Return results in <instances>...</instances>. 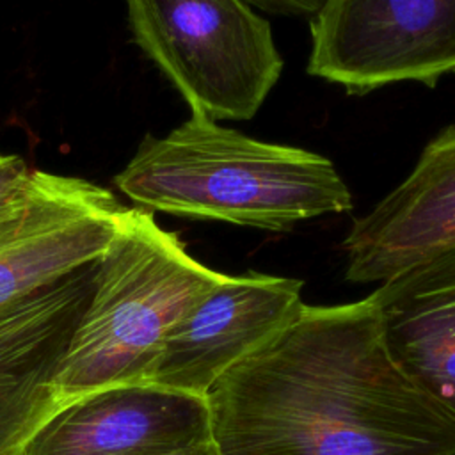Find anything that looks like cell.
<instances>
[{
    "instance_id": "obj_1",
    "label": "cell",
    "mask_w": 455,
    "mask_h": 455,
    "mask_svg": "<svg viewBox=\"0 0 455 455\" xmlns=\"http://www.w3.org/2000/svg\"><path fill=\"white\" fill-rule=\"evenodd\" d=\"M206 405L220 455H455V421L391 357L371 295L302 304Z\"/></svg>"
},
{
    "instance_id": "obj_2",
    "label": "cell",
    "mask_w": 455,
    "mask_h": 455,
    "mask_svg": "<svg viewBox=\"0 0 455 455\" xmlns=\"http://www.w3.org/2000/svg\"><path fill=\"white\" fill-rule=\"evenodd\" d=\"M114 183L149 212L268 231L354 206L327 156L256 140L203 114L164 137L146 135Z\"/></svg>"
},
{
    "instance_id": "obj_3",
    "label": "cell",
    "mask_w": 455,
    "mask_h": 455,
    "mask_svg": "<svg viewBox=\"0 0 455 455\" xmlns=\"http://www.w3.org/2000/svg\"><path fill=\"white\" fill-rule=\"evenodd\" d=\"M226 275L192 258L153 212L124 206L94 261L92 293L60 359V398L144 384L172 327Z\"/></svg>"
},
{
    "instance_id": "obj_4",
    "label": "cell",
    "mask_w": 455,
    "mask_h": 455,
    "mask_svg": "<svg viewBox=\"0 0 455 455\" xmlns=\"http://www.w3.org/2000/svg\"><path fill=\"white\" fill-rule=\"evenodd\" d=\"M137 46L192 114L251 119L281 78L270 23L245 0H124Z\"/></svg>"
},
{
    "instance_id": "obj_5",
    "label": "cell",
    "mask_w": 455,
    "mask_h": 455,
    "mask_svg": "<svg viewBox=\"0 0 455 455\" xmlns=\"http://www.w3.org/2000/svg\"><path fill=\"white\" fill-rule=\"evenodd\" d=\"M309 30L307 73L350 94L455 71V0H323Z\"/></svg>"
},
{
    "instance_id": "obj_6",
    "label": "cell",
    "mask_w": 455,
    "mask_h": 455,
    "mask_svg": "<svg viewBox=\"0 0 455 455\" xmlns=\"http://www.w3.org/2000/svg\"><path fill=\"white\" fill-rule=\"evenodd\" d=\"M123 210L105 187L34 169L0 212V315L94 263Z\"/></svg>"
},
{
    "instance_id": "obj_7",
    "label": "cell",
    "mask_w": 455,
    "mask_h": 455,
    "mask_svg": "<svg viewBox=\"0 0 455 455\" xmlns=\"http://www.w3.org/2000/svg\"><path fill=\"white\" fill-rule=\"evenodd\" d=\"M300 290L293 277L226 275L172 327L144 384L206 398L229 368L299 313Z\"/></svg>"
},
{
    "instance_id": "obj_8",
    "label": "cell",
    "mask_w": 455,
    "mask_h": 455,
    "mask_svg": "<svg viewBox=\"0 0 455 455\" xmlns=\"http://www.w3.org/2000/svg\"><path fill=\"white\" fill-rule=\"evenodd\" d=\"M94 263L0 315V455H23L66 402L55 379L89 302Z\"/></svg>"
},
{
    "instance_id": "obj_9",
    "label": "cell",
    "mask_w": 455,
    "mask_h": 455,
    "mask_svg": "<svg viewBox=\"0 0 455 455\" xmlns=\"http://www.w3.org/2000/svg\"><path fill=\"white\" fill-rule=\"evenodd\" d=\"M210 439L206 398L121 384L64 403L23 455H164Z\"/></svg>"
},
{
    "instance_id": "obj_10",
    "label": "cell",
    "mask_w": 455,
    "mask_h": 455,
    "mask_svg": "<svg viewBox=\"0 0 455 455\" xmlns=\"http://www.w3.org/2000/svg\"><path fill=\"white\" fill-rule=\"evenodd\" d=\"M341 247L352 283H384L455 247V124L423 148L396 188L354 220Z\"/></svg>"
},
{
    "instance_id": "obj_11",
    "label": "cell",
    "mask_w": 455,
    "mask_h": 455,
    "mask_svg": "<svg viewBox=\"0 0 455 455\" xmlns=\"http://www.w3.org/2000/svg\"><path fill=\"white\" fill-rule=\"evenodd\" d=\"M370 295L395 363L455 421V247L386 279Z\"/></svg>"
},
{
    "instance_id": "obj_12",
    "label": "cell",
    "mask_w": 455,
    "mask_h": 455,
    "mask_svg": "<svg viewBox=\"0 0 455 455\" xmlns=\"http://www.w3.org/2000/svg\"><path fill=\"white\" fill-rule=\"evenodd\" d=\"M32 172L21 156L0 153V212L25 190Z\"/></svg>"
},
{
    "instance_id": "obj_13",
    "label": "cell",
    "mask_w": 455,
    "mask_h": 455,
    "mask_svg": "<svg viewBox=\"0 0 455 455\" xmlns=\"http://www.w3.org/2000/svg\"><path fill=\"white\" fill-rule=\"evenodd\" d=\"M245 2L252 7H258L272 14L300 16L307 20L313 18L323 4V0H245Z\"/></svg>"
},
{
    "instance_id": "obj_14",
    "label": "cell",
    "mask_w": 455,
    "mask_h": 455,
    "mask_svg": "<svg viewBox=\"0 0 455 455\" xmlns=\"http://www.w3.org/2000/svg\"><path fill=\"white\" fill-rule=\"evenodd\" d=\"M164 455H220V453L215 448V444L212 443V439H208V441H203V443H197V444H192V446H187V448H181V450H176L171 453H164Z\"/></svg>"
}]
</instances>
